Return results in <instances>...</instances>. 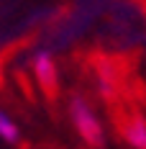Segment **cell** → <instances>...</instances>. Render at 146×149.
Returning <instances> with one entry per match:
<instances>
[{"label":"cell","instance_id":"obj_3","mask_svg":"<svg viewBox=\"0 0 146 149\" xmlns=\"http://www.w3.org/2000/svg\"><path fill=\"white\" fill-rule=\"evenodd\" d=\"M120 131H123V139H126V144L131 149H146V118L144 116L133 113L120 126Z\"/></svg>","mask_w":146,"mask_h":149},{"label":"cell","instance_id":"obj_5","mask_svg":"<svg viewBox=\"0 0 146 149\" xmlns=\"http://www.w3.org/2000/svg\"><path fill=\"white\" fill-rule=\"evenodd\" d=\"M0 139L5 144H18L21 141V129L5 111H0Z\"/></svg>","mask_w":146,"mask_h":149},{"label":"cell","instance_id":"obj_2","mask_svg":"<svg viewBox=\"0 0 146 149\" xmlns=\"http://www.w3.org/2000/svg\"><path fill=\"white\" fill-rule=\"evenodd\" d=\"M31 70H33V77H36V82L44 90L46 98H57L59 72H57V62L51 57V52H36L33 59H31Z\"/></svg>","mask_w":146,"mask_h":149},{"label":"cell","instance_id":"obj_4","mask_svg":"<svg viewBox=\"0 0 146 149\" xmlns=\"http://www.w3.org/2000/svg\"><path fill=\"white\" fill-rule=\"evenodd\" d=\"M98 90H100V95L105 100H116V95H118L116 70L108 62H100V70H98Z\"/></svg>","mask_w":146,"mask_h":149},{"label":"cell","instance_id":"obj_1","mask_svg":"<svg viewBox=\"0 0 146 149\" xmlns=\"http://www.w3.org/2000/svg\"><path fill=\"white\" fill-rule=\"evenodd\" d=\"M69 116H72V123L77 129L80 139L92 149H102L105 147V131H102L100 118L95 116L92 105L87 103V98L82 95H72L69 98Z\"/></svg>","mask_w":146,"mask_h":149}]
</instances>
